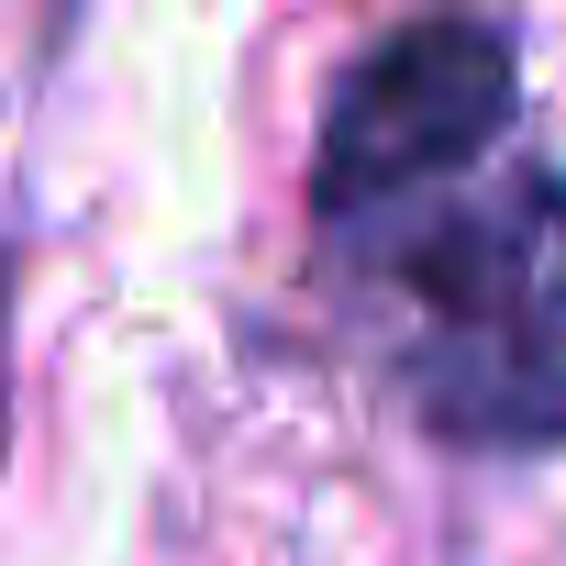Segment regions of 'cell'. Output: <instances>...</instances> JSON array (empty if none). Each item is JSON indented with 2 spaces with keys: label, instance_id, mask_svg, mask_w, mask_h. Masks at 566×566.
<instances>
[{
  "label": "cell",
  "instance_id": "1",
  "mask_svg": "<svg viewBox=\"0 0 566 566\" xmlns=\"http://www.w3.org/2000/svg\"><path fill=\"white\" fill-rule=\"evenodd\" d=\"M345 233H378V334L433 433L489 455L566 444V189L544 167Z\"/></svg>",
  "mask_w": 566,
  "mask_h": 566
},
{
  "label": "cell",
  "instance_id": "2",
  "mask_svg": "<svg viewBox=\"0 0 566 566\" xmlns=\"http://www.w3.org/2000/svg\"><path fill=\"white\" fill-rule=\"evenodd\" d=\"M511 101H522V67L500 23L478 12L400 23L323 123V222H378L433 189H467V167L511 134Z\"/></svg>",
  "mask_w": 566,
  "mask_h": 566
}]
</instances>
